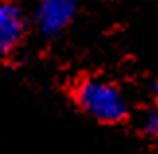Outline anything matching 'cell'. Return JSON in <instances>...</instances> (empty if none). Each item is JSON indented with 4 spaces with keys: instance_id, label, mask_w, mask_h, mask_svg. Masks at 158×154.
<instances>
[{
    "instance_id": "7a4b0ae2",
    "label": "cell",
    "mask_w": 158,
    "mask_h": 154,
    "mask_svg": "<svg viewBox=\"0 0 158 154\" xmlns=\"http://www.w3.org/2000/svg\"><path fill=\"white\" fill-rule=\"evenodd\" d=\"M76 12V0H39L37 23L45 35H55L69 26Z\"/></svg>"
},
{
    "instance_id": "3957f363",
    "label": "cell",
    "mask_w": 158,
    "mask_h": 154,
    "mask_svg": "<svg viewBox=\"0 0 158 154\" xmlns=\"http://www.w3.org/2000/svg\"><path fill=\"white\" fill-rule=\"evenodd\" d=\"M26 20L20 8L10 2H0V55H10L22 43Z\"/></svg>"
},
{
    "instance_id": "5b68a950",
    "label": "cell",
    "mask_w": 158,
    "mask_h": 154,
    "mask_svg": "<svg viewBox=\"0 0 158 154\" xmlns=\"http://www.w3.org/2000/svg\"><path fill=\"white\" fill-rule=\"evenodd\" d=\"M154 92H156V94H158V82H156V86H154Z\"/></svg>"
},
{
    "instance_id": "6da1fadb",
    "label": "cell",
    "mask_w": 158,
    "mask_h": 154,
    "mask_svg": "<svg viewBox=\"0 0 158 154\" xmlns=\"http://www.w3.org/2000/svg\"><path fill=\"white\" fill-rule=\"evenodd\" d=\"M74 100L82 111L102 123H119L127 117V102L123 94L106 80H80L74 88Z\"/></svg>"
},
{
    "instance_id": "277c9868",
    "label": "cell",
    "mask_w": 158,
    "mask_h": 154,
    "mask_svg": "<svg viewBox=\"0 0 158 154\" xmlns=\"http://www.w3.org/2000/svg\"><path fill=\"white\" fill-rule=\"evenodd\" d=\"M144 131L152 137H158V109L156 111H150L144 119Z\"/></svg>"
}]
</instances>
